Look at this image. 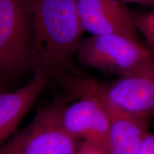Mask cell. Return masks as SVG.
Wrapping results in <instances>:
<instances>
[{
	"instance_id": "obj_1",
	"label": "cell",
	"mask_w": 154,
	"mask_h": 154,
	"mask_svg": "<svg viewBox=\"0 0 154 154\" xmlns=\"http://www.w3.org/2000/svg\"><path fill=\"white\" fill-rule=\"evenodd\" d=\"M31 68L48 78L63 72L84 30L75 0H30Z\"/></svg>"
},
{
	"instance_id": "obj_2",
	"label": "cell",
	"mask_w": 154,
	"mask_h": 154,
	"mask_svg": "<svg viewBox=\"0 0 154 154\" xmlns=\"http://www.w3.org/2000/svg\"><path fill=\"white\" fill-rule=\"evenodd\" d=\"M66 85L79 99L69 106L63 103L60 113L63 128L74 138L108 154L109 121L104 103L88 78L67 80Z\"/></svg>"
},
{
	"instance_id": "obj_3",
	"label": "cell",
	"mask_w": 154,
	"mask_h": 154,
	"mask_svg": "<svg viewBox=\"0 0 154 154\" xmlns=\"http://www.w3.org/2000/svg\"><path fill=\"white\" fill-rule=\"evenodd\" d=\"M63 102L42 109L23 129L0 146V154H78L79 141L61 125Z\"/></svg>"
},
{
	"instance_id": "obj_4",
	"label": "cell",
	"mask_w": 154,
	"mask_h": 154,
	"mask_svg": "<svg viewBox=\"0 0 154 154\" xmlns=\"http://www.w3.org/2000/svg\"><path fill=\"white\" fill-rule=\"evenodd\" d=\"M76 53L82 64L119 77L136 70L154 56L138 40L114 34L81 40Z\"/></svg>"
},
{
	"instance_id": "obj_5",
	"label": "cell",
	"mask_w": 154,
	"mask_h": 154,
	"mask_svg": "<svg viewBox=\"0 0 154 154\" xmlns=\"http://www.w3.org/2000/svg\"><path fill=\"white\" fill-rule=\"evenodd\" d=\"M31 68L30 0H0V76Z\"/></svg>"
},
{
	"instance_id": "obj_6",
	"label": "cell",
	"mask_w": 154,
	"mask_h": 154,
	"mask_svg": "<svg viewBox=\"0 0 154 154\" xmlns=\"http://www.w3.org/2000/svg\"><path fill=\"white\" fill-rule=\"evenodd\" d=\"M111 103L132 114L148 119L154 114V56L141 66L109 85L101 84Z\"/></svg>"
},
{
	"instance_id": "obj_7",
	"label": "cell",
	"mask_w": 154,
	"mask_h": 154,
	"mask_svg": "<svg viewBox=\"0 0 154 154\" xmlns=\"http://www.w3.org/2000/svg\"><path fill=\"white\" fill-rule=\"evenodd\" d=\"M84 32L92 35L114 34L137 39L133 15L120 0H75Z\"/></svg>"
},
{
	"instance_id": "obj_8",
	"label": "cell",
	"mask_w": 154,
	"mask_h": 154,
	"mask_svg": "<svg viewBox=\"0 0 154 154\" xmlns=\"http://www.w3.org/2000/svg\"><path fill=\"white\" fill-rule=\"evenodd\" d=\"M104 103L109 121L108 154H138L148 132V119L132 114L111 103L103 96L101 84L88 78Z\"/></svg>"
},
{
	"instance_id": "obj_9",
	"label": "cell",
	"mask_w": 154,
	"mask_h": 154,
	"mask_svg": "<svg viewBox=\"0 0 154 154\" xmlns=\"http://www.w3.org/2000/svg\"><path fill=\"white\" fill-rule=\"evenodd\" d=\"M49 80L45 75L34 74L32 80L23 87L14 91L0 93V146L16 133Z\"/></svg>"
},
{
	"instance_id": "obj_10",
	"label": "cell",
	"mask_w": 154,
	"mask_h": 154,
	"mask_svg": "<svg viewBox=\"0 0 154 154\" xmlns=\"http://www.w3.org/2000/svg\"><path fill=\"white\" fill-rule=\"evenodd\" d=\"M133 19L135 28L143 34L149 48L154 52V10L144 14L134 11Z\"/></svg>"
},
{
	"instance_id": "obj_11",
	"label": "cell",
	"mask_w": 154,
	"mask_h": 154,
	"mask_svg": "<svg viewBox=\"0 0 154 154\" xmlns=\"http://www.w3.org/2000/svg\"><path fill=\"white\" fill-rule=\"evenodd\" d=\"M138 154H154V135L147 134L140 146Z\"/></svg>"
},
{
	"instance_id": "obj_12",
	"label": "cell",
	"mask_w": 154,
	"mask_h": 154,
	"mask_svg": "<svg viewBox=\"0 0 154 154\" xmlns=\"http://www.w3.org/2000/svg\"><path fill=\"white\" fill-rule=\"evenodd\" d=\"M121 2H134L138 3L140 5L146 6V7H150L154 10V0H120Z\"/></svg>"
}]
</instances>
